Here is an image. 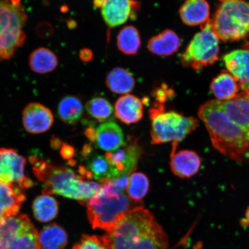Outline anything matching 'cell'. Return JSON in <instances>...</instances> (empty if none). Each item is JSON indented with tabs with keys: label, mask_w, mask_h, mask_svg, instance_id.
Returning <instances> with one entry per match:
<instances>
[{
	"label": "cell",
	"mask_w": 249,
	"mask_h": 249,
	"mask_svg": "<svg viewBox=\"0 0 249 249\" xmlns=\"http://www.w3.org/2000/svg\"><path fill=\"white\" fill-rule=\"evenodd\" d=\"M93 4L100 9L103 19L110 28L135 20L141 7L136 0H93Z\"/></svg>",
	"instance_id": "11"
},
{
	"label": "cell",
	"mask_w": 249,
	"mask_h": 249,
	"mask_svg": "<svg viewBox=\"0 0 249 249\" xmlns=\"http://www.w3.org/2000/svg\"><path fill=\"white\" fill-rule=\"evenodd\" d=\"M87 113L99 122L104 123L113 118V107L107 99L93 98L87 102Z\"/></svg>",
	"instance_id": "30"
},
{
	"label": "cell",
	"mask_w": 249,
	"mask_h": 249,
	"mask_svg": "<svg viewBox=\"0 0 249 249\" xmlns=\"http://www.w3.org/2000/svg\"><path fill=\"white\" fill-rule=\"evenodd\" d=\"M181 40L174 31L165 30L148 40V51L152 54L167 57L178 51Z\"/></svg>",
	"instance_id": "20"
},
{
	"label": "cell",
	"mask_w": 249,
	"mask_h": 249,
	"mask_svg": "<svg viewBox=\"0 0 249 249\" xmlns=\"http://www.w3.org/2000/svg\"><path fill=\"white\" fill-rule=\"evenodd\" d=\"M179 16L188 26H202L210 20V5L206 0H186L179 9Z\"/></svg>",
	"instance_id": "19"
},
{
	"label": "cell",
	"mask_w": 249,
	"mask_h": 249,
	"mask_svg": "<svg viewBox=\"0 0 249 249\" xmlns=\"http://www.w3.org/2000/svg\"><path fill=\"white\" fill-rule=\"evenodd\" d=\"M109 249H167L169 241L150 212L134 208L104 235Z\"/></svg>",
	"instance_id": "2"
},
{
	"label": "cell",
	"mask_w": 249,
	"mask_h": 249,
	"mask_svg": "<svg viewBox=\"0 0 249 249\" xmlns=\"http://www.w3.org/2000/svg\"><path fill=\"white\" fill-rule=\"evenodd\" d=\"M178 143H173L171 153L170 168L174 175L180 178H189L194 176L200 169L201 160L194 151L181 150L176 152Z\"/></svg>",
	"instance_id": "14"
},
{
	"label": "cell",
	"mask_w": 249,
	"mask_h": 249,
	"mask_svg": "<svg viewBox=\"0 0 249 249\" xmlns=\"http://www.w3.org/2000/svg\"><path fill=\"white\" fill-rule=\"evenodd\" d=\"M151 144L178 143L197 128L199 121L174 111H164L163 104L156 101L149 110Z\"/></svg>",
	"instance_id": "5"
},
{
	"label": "cell",
	"mask_w": 249,
	"mask_h": 249,
	"mask_svg": "<svg viewBox=\"0 0 249 249\" xmlns=\"http://www.w3.org/2000/svg\"><path fill=\"white\" fill-rule=\"evenodd\" d=\"M141 154V149L133 143L124 144L116 151L108 152L105 156L116 168L118 176H129L135 169Z\"/></svg>",
	"instance_id": "15"
},
{
	"label": "cell",
	"mask_w": 249,
	"mask_h": 249,
	"mask_svg": "<svg viewBox=\"0 0 249 249\" xmlns=\"http://www.w3.org/2000/svg\"><path fill=\"white\" fill-rule=\"evenodd\" d=\"M34 175L45 186L42 194L57 195L86 204L101 188L99 183L86 180L73 170L31 157Z\"/></svg>",
	"instance_id": "3"
},
{
	"label": "cell",
	"mask_w": 249,
	"mask_h": 249,
	"mask_svg": "<svg viewBox=\"0 0 249 249\" xmlns=\"http://www.w3.org/2000/svg\"><path fill=\"white\" fill-rule=\"evenodd\" d=\"M141 38L138 29L133 26H126L120 31L117 37L119 51L127 55L138 53L141 46Z\"/></svg>",
	"instance_id": "28"
},
{
	"label": "cell",
	"mask_w": 249,
	"mask_h": 249,
	"mask_svg": "<svg viewBox=\"0 0 249 249\" xmlns=\"http://www.w3.org/2000/svg\"><path fill=\"white\" fill-rule=\"evenodd\" d=\"M198 117L214 149L236 162L249 164V91L231 100L204 103Z\"/></svg>",
	"instance_id": "1"
},
{
	"label": "cell",
	"mask_w": 249,
	"mask_h": 249,
	"mask_svg": "<svg viewBox=\"0 0 249 249\" xmlns=\"http://www.w3.org/2000/svg\"><path fill=\"white\" fill-rule=\"evenodd\" d=\"M32 209L34 217L39 222H51L57 216L58 202L51 195L42 194L34 199Z\"/></svg>",
	"instance_id": "26"
},
{
	"label": "cell",
	"mask_w": 249,
	"mask_h": 249,
	"mask_svg": "<svg viewBox=\"0 0 249 249\" xmlns=\"http://www.w3.org/2000/svg\"><path fill=\"white\" fill-rule=\"evenodd\" d=\"M99 183L100 189L86 204L87 216L93 229L108 232L129 211L140 205L130 200L111 179Z\"/></svg>",
	"instance_id": "4"
},
{
	"label": "cell",
	"mask_w": 249,
	"mask_h": 249,
	"mask_svg": "<svg viewBox=\"0 0 249 249\" xmlns=\"http://www.w3.org/2000/svg\"><path fill=\"white\" fill-rule=\"evenodd\" d=\"M240 89L239 84L231 73L228 71H223L213 78L211 83L210 89L212 93L219 101L231 100L238 94Z\"/></svg>",
	"instance_id": "21"
},
{
	"label": "cell",
	"mask_w": 249,
	"mask_h": 249,
	"mask_svg": "<svg viewBox=\"0 0 249 249\" xmlns=\"http://www.w3.org/2000/svg\"><path fill=\"white\" fill-rule=\"evenodd\" d=\"M244 222L245 225L249 227V206L247 208V210H246L245 219Z\"/></svg>",
	"instance_id": "38"
},
{
	"label": "cell",
	"mask_w": 249,
	"mask_h": 249,
	"mask_svg": "<svg viewBox=\"0 0 249 249\" xmlns=\"http://www.w3.org/2000/svg\"><path fill=\"white\" fill-rule=\"evenodd\" d=\"M24 189L0 180V219L17 215L26 197Z\"/></svg>",
	"instance_id": "16"
},
{
	"label": "cell",
	"mask_w": 249,
	"mask_h": 249,
	"mask_svg": "<svg viewBox=\"0 0 249 249\" xmlns=\"http://www.w3.org/2000/svg\"><path fill=\"white\" fill-rule=\"evenodd\" d=\"M22 121L27 132L40 134L51 128L54 123V117L49 108L39 103L33 102L24 108Z\"/></svg>",
	"instance_id": "13"
},
{
	"label": "cell",
	"mask_w": 249,
	"mask_h": 249,
	"mask_svg": "<svg viewBox=\"0 0 249 249\" xmlns=\"http://www.w3.org/2000/svg\"><path fill=\"white\" fill-rule=\"evenodd\" d=\"M223 61L227 71L235 77L242 91H249V42L228 53Z\"/></svg>",
	"instance_id": "12"
},
{
	"label": "cell",
	"mask_w": 249,
	"mask_h": 249,
	"mask_svg": "<svg viewBox=\"0 0 249 249\" xmlns=\"http://www.w3.org/2000/svg\"><path fill=\"white\" fill-rule=\"evenodd\" d=\"M111 180L118 189L123 191V190H126L127 185H128L129 176H118L113 179H111Z\"/></svg>",
	"instance_id": "33"
},
{
	"label": "cell",
	"mask_w": 249,
	"mask_h": 249,
	"mask_svg": "<svg viewBox=\"0 0 249 249\" xmlns=\"http://www.w3.org/2000/svg\"><path fill=\"white\" fill-rule=\"evenodd\" d=\"M27 20L21 0H0V60H9L23 46Z\"/></svg>",
	"instance_id": "7"
},
{
	"label": "cell",
	"mask_w": 249,
	"mask_h": 249,
	"mask_svg": "<svg viewBox=\"0 0 249 249\" xmlns=\"http://www.w3.org/2000/svg\"><path fill=\"white\" fill-rule=\"evenodd\" d=\"M29 64L31 70L38 74H46L54 71L58 65V60L51 50L40 47L31 52Z\"/></svg>",
	"instance_id": "23"
},
{
	"label": "cell",
	"mask_w": 249,
	"mask_h": 249,
	"mask_svg": "<svg viewBox=\"0 0 249 249\" xmlns=\"http://www.w3.org/2000/svg\"><path fill=\"white\" fill-rule=\"evenodd\" d=\"M174 95L175 93L173 89L168 87L166 84H162L160 87L155 89L152 92V95L154 96L156 100L161 104L174 97Z\"/></svg>",
	"instance_id": "32"
},
{
	"label": "cell",
	"mask_w": 249,
	"mask_h": 249,
	"mask_svg": "<svg viewBox=\"0 0 249 249\" xmlns=\"http://www.w3.org/2000/svg\"><path fill=\"white\" fill-rule=\"evenodd\" d=\"M68 239L66 231L55 223L47 225L39 232L40 249H64Z\"/></svg>",
	"instance_id": "24"
},
{
	"label": "cell",
	"mask_w": 249,
	"mask_h": 249,
	"mask_svg": "<svg viewBox=\"0 0 249 249\" xmlns=\"http://www.w3.org/2000/svg\"><path fill=\"white\" fill-rule=\"evenodd\" d=\"M86 159L87 170L91 172L93 178L99 182L113 179L119 175L116 168L106 156L91 153Z\"/></svg>",
	"instance_id": "25"
},
{
	"label": "cell",
	"mask_w": 249,
	"mask_h": 249,
	"mask_svg": "<svg viewBox=\"0 0 249 249\" xmlns=\"http://www.w3.org/2000/svg\"><path fill=\"white\" fill-rule=\"evenodd\" d=\"M61 142L58 139H53L52 140V146L53 148H58L60 147Z\"/></svg>",
	"instance_id": "37"
},
{
	"label": "cell",
	"mask_w": 249,
	"mask_h": 249,
	"mask_svg": "<svg viewBox=\"0 0 249 249\" xmlns=\"http://www.w3.org/2000/svg\"><path fill=\"white\" fill-rule=\"evenodd\" d=\"M114 109L118 119L126 124L138 123L143 117L142 102L132 95L121 96L117 99Z\"/></svg>",
	"instance_id": "18"
},
{
	"label": "cell",
	"mask_w": 249,
	"mask_h": 249,
	"mask_svg": "<svg viewBox=\"0 0 249 249\" xmlns=\"http://www.w3.org/2000/svg\"><path fill=\"white\" fill-rule=\"evenodd\" d=\"M210 23L214 33L225 42L249 36V2L245 0H219Z\"/></svg>",
	"instance_id": "6"
},
{
	"label": "cell",
	"mask_w": 249,
	"mask_h": 249,
	"mask_svg": "<svg viewBox=\"0 0 249 249\" xmlns=\"http://www.w3.org/2000/svg\"><path fill=\"white\" fill-rule=\"evenodd\" d=\"M60 154L64 160H71L75 154V151L72 146L65 143L62 144L61 148Z\"/></svg>",
	"instance_id": "34"
},
{
	"label": "cell",
	"mask_w": 249,
	"mask_h": 249,
	"mask_svg": "<svg viewBox=\"0 0 249 249\" xmlns=\"http://www.w3.org/2000/svg\"><path fill=\"white\" fill-rule=\"evenodd\" d=\"M149 181L144 173L133 172L129 177L128 185L126 189L127 196L130 200L140 204L149 191Z\"/></svg>",
	"instance_id": "29"
},
{
	"label": "cell",
	"mask_w": 249,
	"mask_h": 249,
	"mask_svg": "<svg viewBox=\"0 0 249 249\" xmlns=\"http://www.w3.org/2000/svg\"><path fill=\"white\" fill-rule=\"evenodd\" d=\"M219 39L212 29L210 20L201 26L180 56V62L186 67L201 70L213 65L218 59Z\"/></svg>",
	"instance_id": "8"
},
{
	"label": "cell",
	"mask_w": 249,
	"mask_h": 249,
	"mask_svg": "<svg viewBox=\"0 0 249 249\" xmlns=\"http://www.w3.org/2000/svg\"><path fill=\"white\" fill-rule=\"evenodd\" d=\"M0 249H40L39 232L26 214L0 219Z\"/></svg>",
	"instance_id": "9"
},
{
	"label": "cell",
	"mask_w": 249,
	"mask_h": 249,
	"mask_svg": "<svg viewBox=\"0 0 249 249\" xmlns=\"http://www.w3.org/2000/svg\"><path fill=\"white\" fill-rule=\"evenodd\" d=\"M79 57L83 61L88 62L92 60V52L88 49H84L80 52Z\"/></svg>",
	"instance_id": "35"
},
{
	"label": "cell",
	"mask_w": 249,
	"mask_h": 249,
	"mask_svg": "<svg viewBox=\"0 0 249 249\" xmlns=\"http://www.w3.org/2000/svg\"><path fill=\"white\" fill-rule=\"evenodd\" d=\"M94 143L96 147L107 152L116 151L125 144L122 129L111 121L103 123L96 129Z\"/></svg>",
	"instance_id": "17"
},
{
	"label": "cell",
	"mask_w": 249,
	"mask_h": 249,
	"mask_svg": "<svg viewBox=\"0 0 249 249\" xmlns=\"http://www.w3.org/2000/svg\"><path fill=\"white\" fill-rule=\"evenodd\" d=\"M83 107L82 101L74 96L62 98L58 106L59 117L65 123L76 124L82 117Z\"/></svg>",
	"instance_id": "27"
},
{
	"label": "cell",
	"mask_w": 249,
	"mask_h": 249,
	"mask_svg": "<svg viewBox=\"0 0 249 249\" xmlns=\"http://www.w3.org/2000/svg\"><path fill=\"white\" fill-rule=\"evenodd\" d=\"M26 160L14 149L0 148V180L8 184L29 189L33 180L26 176Z\"/></svg>",
	"instance_id": "10"
},
{
	"label": "cell",
	"mask_w": 249,
	"mask_h": 249,
	"mask_svg": "<svg viewBox=\"0 0 249 249\" xmlns=\"http://www.w3.org/2000/svg\"><path fill=\"white\" fill-rule=\"evenodd\" d=\"M72 249H109L104 236L84 235Z\"/></svg>",
	"instance_id": "31"
},
{
	"label": "cell",
	"mask_w": 249,
	"mask_h": 249,
	"mask_svg": "<svg viewBox=\"0 0 249 249\" xmlns=\"http://www.w3.org/2000/svg\"><path fill=\"white\" fill-rule=\"evenodd\" d=\"M85 135L87 138L89 139L90 142L94 143L96 138V129L93 127H89L85 132Z\"/></svg>",
	"instance_id": "36"
},
{
	"label": "cell",
	"mask_w": 249,
	"mask_h": 249,
	"mask_svg": "<svg viewBox=\"0 0 249 249\" xmlns=\"http://www.w3.org/2000/svg\"><path fill=\"white\" fill-rule=\"evenodd\" d=\"M106 85L112 92L126 95L133 91L136 82L133 74L128 70L116 67L108 73Z\"/></svg>",
	"instance_id": "22"
}]
</instances>
